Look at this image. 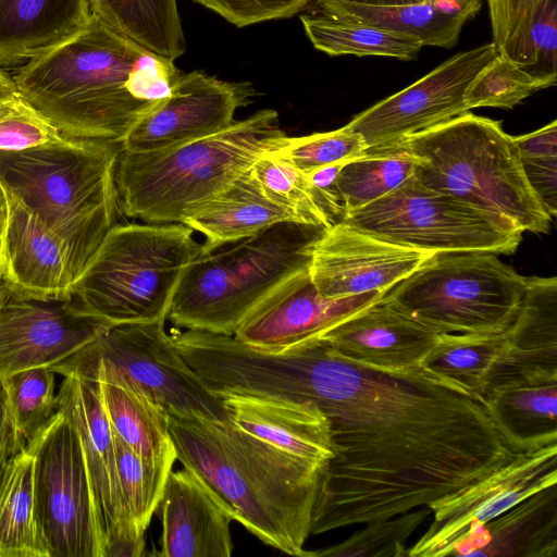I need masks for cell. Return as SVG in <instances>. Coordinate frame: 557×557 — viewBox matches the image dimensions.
Listing matches in <instances>:
<instances>
[{
  "instance_id": "obj_1",
  "label": "cell",
  "mask_w": 557,
  "mask_h": 557,
  "mask_svg": "<svg viewBox=\"0 0 557 557\" xmlns=\"http://www.w3.org/2000/svg\"><path fill=\"white\" fill-rule=\"evenodd\" d=\"M295 398L325 413L335 453L313 535L429 507L515 455L480 400L420 368L358 366L321 337L302 347Z\"/></svg>"
},
{
  "instance_id": "obj_2",
  "label": "cell",
  "mask_w": 557,
  "mask_h": 557,
  "mask_svg": "<svg viewBox=\"0 0 557 557\" xmlns=\"http://www.w3.org/2000/svg\"><path fill=\"white\" fill-rule=\"evenodd\" d=\"M181 74L92 13L82 32L13 79L21 98L65 137L120 144Z\"/></svg>"
},
{
  "instance_id": "obj_3",
  "label": "cell",
  "mask_w": 557,
  "mask_h": 557,
  "mask_svg": "<svg viewBox=\"0 0 557 557\" xmlns=\"http://www.w3.org/2000/svg\"><path fill=\"white\" fill-rule=\"evenodd\" d=\"M176 458L231 509L234 521L263 544L311 557V534L326 463L290 456L230 419L168 410Z\"/></svg>"
},
{
  "instance_id": "obj_4",
  "label": "cell",
  "mask_w": 557,
  "mask_h": 557,
  "mask_svg": "<svg viewBox=\"0 0 557 557\" xmlns=\"http://www.w3.org/2000/svg\"><path fill=\"white\" fill-rule=\"evenodd\" d=\"M285 133L275 110H260L212 135L165 149H119V210L148 223H181L275 149Z\"/></svg>"
},
{
  "instance_id": "obj_5",
  "label": "cell",
  "mask_w": 557,
  "mask_h": 557,
  "mask_svg": "<svg viewBox=\"0 0 557 557\" xmlns=\"http://www.w3.org/2000/svg\"><path fill=\"white\" fill-rule=\"evenodd\" d=\"M117 154L92 139L0 151V181L63 243L74 283L115 225Z\"/></svg>"
},
{
  "instance_id": "obj_6",
  "label": "cell",
  "mask_w": 557,
  "mask_h": 557,
  "mask_svg": "<svg viewBox=\"0 0 557 557\" xmlns=\"http://www.w3.org/2000/svg\"><path fill=\"white\" fill-rule=\"evenodd\" d=\"M397 145L417 157L413 175L422 185L522 233H548L552 216L530 187L515 138L500 121L469 111Z\"/></svg>"
},
{
  "instance_id": "obj_7",
  "label": "cell",
  "mask_w": 557,
  "mask_h": 557,
  "mask_svg": "<svg viewBox=\"0 0 557 557\" xmlns=\"http://www.w3.org/2000/svg\"><path fill=\"white\" fill-rule=\"evenodd\" d=\"M323 230L281 222L235 242L202 245L183 274L168 319L180 329L233 336L271 292L308 268Z\"/></svg>"
},
{
  "instance_id": "obj_8",
  "label": "cell",
  "mask_w": 557,
  "mask_h": 557,
  "mask_svg": "<svg viewBox=\"0 0 557 557\" xmlns=\"http://www.w3.org/2000/svg\"><path fill=\"white\" fill-rule=\"evenodd\" d=\"M183 223L113 225L73 284L79 302L112 325L165 321L202 245Z\"/></svg>"
},
{
  "instance_id": "obj_9",
  "label": "cell",
  "mask_w": 557,
  "mask_h": 557,
  "mask_svg": "<svg viewBox=\"0 0 557 557\" xmlns=\"http://www.w3.org/2000/svg\"><path fill=\"white\" fill-rule=\"evenodd\" d=\"M525 286L496 253L436 252L382 299L437 334H494L513 322Z\"/></svg>"
},
{
  "instance_id": "obj_10",
  "label": "cell",
  "mask_w": 557,
  "mask_h": 557,
  "mask_svg": "<svg viewBox=\"0 0 557 557\" xmlns=\"http://www.w3.org/2000/svg\"><path fill=\"white\" fill-rule=\"evenodd\" d=\"M341 221L389 243L434 252L511 255L522 239L518 228L422 185L414 175Z\"/></svg>"
},
{
  "instance_id": "obj_11",
  "label": "cell",
  "mask_w": 557,
  "mask_h": 557,
  "mask_svg": "<svg viewBox=\"0 0 557 557\" xmlns=\"http://www.w3.org/2000/svg\"><path fill=\"white\" fill-rule=\"evenodd\" d=\"M50 557H104L89 474L78 434L57 409L26 443Z\"/></svg>"
},
{
  "instance_id": "obj_12",
  "label": "cell",
  "mask_w": 557,
  "mask_h": 557,
  "mask_svg": "<svg viewBox=\"0 0 557 557\" xmlns=\"http://www.w3.org/2000/svg\"><path fill=\"white\" fill-rule=\"evenodd\" d=\"M164 322L112 325L69 358L112 369L166 410L227 420L222 398L187 364Z\"/></svg>"
},
{
  "instance_id": "obj_13",
  "label": "cell",
  "mask_w": 557,
  "mask_h": 557,
  "mask_svg": "<svg viewBox=\"0 0 557 557\" xmlns=\"http://www.w3.org/2000/svg\"><path fill=\"white\" fill-rule=\"evenodd\" d=\"M111 326L87 310L73 290L64 296H32L1 277L0 380L30 368H52Z\"/></svg>"
},
{
  "instance_id": "obj_14",
  "label": "cell",
  "mask_w": 557,
  "mask_h": 557,
  "mask_svg": "<svg viewBox=\"0 0 557 557\" xmlns=\"http://www.w3.org/2000/svg\"><path fill=\"white\" fill-rule=\"evenodd\" d=\"M557 484V444L515 453L505 463L467 487L433 502V521L407 548V557L449 556L469 529L505 512L527 497Z\"/></svg>"
},
{
  "instance_id": "obj_15",
  "label": "cell",
  "mask_w": 557,
  "mask_h": 557,
  "mask_svg": "<svg viewBox=\"0 0 557 557\" xmlns=\"http://www.w3.org/2000/svg\"><path fill=\"white\" fill-rule=\"evenodd\" d=\"M57 394L58 410L74 425L83 448L104 557L145 555L144 531L125 515L113 432L104 412L98 381L67 373Z\"/></svg>"
},
{
  "instance_id": "obj_16",
  "label": "cell",
  "mask_w": 557,
  "mask_h": 557,
  "mask_svg": "<svg viewBox=\"0 0 557 557\" xmlns=\"http://www.w3.org/2000/svg\"><path fill=\"white\" fill-rule=\"evenodd\" d=\"M494 42L458 52L425 76L357 114L348 124L368 149L392 146L403 138L469 112L465 92L497 55Z\"/></svg>"
},
{
  "instance_id": "obj_17",
  "label": "cell",
  "mask_w": 557,
  "mask_h": 557,
  "mask_svg": "<svg viewBox=\"0 0 557 557\" xmlns=\"http://www.w3.org/2000/svg\"><path fill=\"white\" fill-rule=\"evenodd\" d=\"M435 253L389 243L339 221L313 243L308 271L327 298L386 294Z\"/></svg>"
},
{
  "instance_id": "obj_18",
  "label": "cell",
  "mask_w": 557,
  "mask_h": 557,
  "mask_svg": "<svg viewBox=\"0 0 557 557\" xmlns=\"http://www.w3.org/2000/svg\"><path fill=\"white\" fill-rule=\"evenodd\" d=\"M248 82H226L202 71L181 74L169 96L144 115L119 144L125 152L165 149L218 133L255 95Z\"/></svg>"
},
{
  "instance_id": "obj_19",
  "label": "cell",
  "mask_w": 557,
  "mask_h": 557,
  "mask_svg": "<svg viewBox=\"0 0 557 557\" xmlns=\"http://www.w3.org/2000/svg\"><path fill=\"white\" fill-rule=\"evenodd\" d=\"M385 294L371 292L341 298L322 296L308 268L271 292L239 324L236 339L264 352H283L311 339L377 302Z\"/></svg>"
},
{
  "instance_id": "obj_20",
  "label": "cell",
  "mask_w": 557,
  "mask_h": 557,
  "mask_svg": "<svg viewBox=\"0 0 557 557\" xmlns=\"http://www.w3.org/2000/svg\"><path fill=\"white\" fill-rule=\"evenodd\" d=\"M438 335L381 298L326 331L321 338L352 363L396 372L419 368Z\"/></svg>"
},
{
  "instance_id": "obj_21",
  "label": "cell",
  "mask_w": 557,
  "mask_h": 557,
  "mask_svg": "<svg viewBox=\"0 0 557 557\" xmlns=\"http://www.w3.org/2000/svg\"><path fill=\"white\" fill-rule=\"evenodd\" d=\"M157 510L162 525L159 556L232 555L233 512L188 469L172 470Z\"/></svg>"
},
{
  "instance_id": "obj_22",
  "label": "cell",
  "mask_w": 557,
  "mask_h": 557,
  "mask_svg": "<svg viewBox=\"0 0 557 557\" xmlns=\"http://www.w3.org/2000/svg\"><path fill=\"white\" fill-rule=\"evenodd\" d=\"M219 397L234 424L273 447L315 463L334 458L330 421L317 405L256 395Z\"/></svg>"
},
{
  "instance_id": "obj_23",
  "label": "cell",
  "mask_w": 557,
  "mask_h": 557,
  "mask_svg": "<svg viewBox=\"0 0 557 557\" xmlns=\"http://www.w3.org/2000/svg\"><path fill=\"white\" fill-rule=\"evenodd\" d=\"M8 196L10 213L1 238L2 278L32 296L71 294L74 277L63 243L14 195L8 191Z\"/></svg>"
},
{
  "instance_id": "obj_24",
  "label": "cell",
  "mask_w": 557,
  "mask_h": 557,
  "mask_svg": "<svg viewBox=\"0 0 557 557\" xmlns=\"http://www.w3.org/2000/svg\"><path fill=\"white\" fill-rule=\"evenodd\" d=\"M50 369L97 380L111 429L132 449L152 460L176 454L168 410L134 383L101 363L72 358Z\"/></svg>"
},
{
  "instance_id": "obj_25",
  "label": "cell",
  "mask_w": 557,
  "mask_h": 557,
  "mask_svg": "<svg viewBox=\"0 0 557 557\" xmlns=\"http://www.w3.org/2000/svg\"><path fill=\"white\" fill-rule=\"evenodd\" d=\"M449 556L556 557V484L467 530L454 544Z\"/></svg>"
},
{
  "instance_id": "obj_26",
  "label": "cell",
  "mask_w": 557,
  "mask_h": 557,
  "mask_svg": "<svg viewBox=\"0 0 557 557\" xmlns=\"http://www.w3.org/2000/svg\"><path fill=\"white\" fill-rule=\"evenodd\" d=\"M507 345L486 392L509 381L557 375V278L527 277L518 313L506 330Z\"/></svg>"
},
{
  "instance_id": "obj_27",
  "label": "cell",
  "mask_w": 557,
  "mask_h": 557,
  "mask_svg": "<svg viewBox=\"0 0 557 557\" xmlns=\"http://www.w3.org/2000/svg\"><path fill=\"white\" fill-rule=\"evenodd\" d=\"M88 0H0V66L30 61L88 24Z\"/></svg>"
},
{
  "instance_id": "obj_28",
  "label": "cell",
  "mask_w": 557,
  "mask_h": 557,
  "mask_svg": "<svg viewBox=\"0 0 557 557\" xmlns=\"http://www.w3.org/2000/svg\"><path fill=\"white\" fill-rule=\"evenodd\" d=\"M481 403L513 453L557 444V375L509 381L490 388Z\"/></svg>"
},
{
  "instance_id": "obj_29",
  "label": "cell",
  "mask_w": 557,
  "mask_h": 557,
  "mask_svg": "<svg viewBox=\"0 0 557 557\" xmlns=\"http://www.w3.org/2000/svg\"><path fill=\"white\" fill-rule=\"evenodd\" d=\"M326 16L395 32L417 39L422 47L453 48L463 25L473 18L482 0H428L399 7H370L318 0Z\"/></svg>"
},
{
  "instance_id": "obj_30",
  "label": "cell",
  "mask_w": 557,
  "mask_h": 557,
  "mask_svg": "<svg viewBox=\"0 0 557 557\" xmlns=\"http://www.w3.org/2000/svg\"><path fill=\"white\" fill-rule=\"evenodd\" d=\"M281 222L299 223L263 193L248 171L181 223L202 234L205 247H213L252 236Z\"/></svg>"
},
{
  "instance_id": "obj_31",
  "label": "cell",
  "mask_w": 557,
  "mask_h": 557,
  "mask_svg": "<svg viewBox=\"0 0 557 557\" xmlns=\"http://www.w3.org/2000/svg\"><path fill=\"white\" fill-rule=\"evenodd\" d=\"M507 345L506 331L494 334H440L419 368L480 400Z\"/></svg>"
},
{
  "instance_id": "obj_32",
  "label": "cell",
  "mask_w": 557,
  "mask_h": 557,
  "mask_svg": "<svg viewBox=\"0 0 557 557\" xmlns=\"http://www.w3.org/2000/svg\"><path fill=\"white\" fill-rule=\"evenodd\" d=\"M0 557H50L26 446L12 458L0 490Z\"/></svg>"
},
{
  "instance_id": "obj_33",
  "label": "cell",
  "mask_w": 557,
  "mask_h": 557,
  "mask_svg": "<svg viewBox=\"0 0 557 557\" xmlns=\"http://www.w3.org/2000/svg\"><path fill=\"white\" fill-rule=\"evenodd\" d=\"M91 11L116 32L174 61L186 50L176 0H88Z\"/></svg>"
},
{
  "instance_id": "obj_34",
  "label": "cell",
  "mask_w": 557,
  "mask_h": 557,
  "mask_svg": "<svg viewBox=\"0 0 557 557\" xmlns=\"http://www.w3.org/2000/svg\"><path fill=\"white\" fill-rule=\"evenodd\" d=\"M300 21L313 47L331 57L382 55L411 61L422 48L414 38L323 14L301 15Z\"/></svg>"
},
{
  "instance_id": "obj_35",
  "label": "cell",
  "mask_w": 557,
  "mask_h": 557,
  "mask_svg": "<svg viewBox=\"0 0 557 557\" xmlns=\"http://www.w3.org/2000/svg\"><path fill=\"white\" fill-rule=\"evenodd\" d=\"M417 163V157L397 144L367 149L346 161L337 174L344 215L395 190L413 175Z\"/></svg>"
},
{
  "instance_id": "obj_36",
  "label": "cell",
  "mask_w": 557,
  "mask_h": 557,
  "mask_svg": "<svg viewBox=\"0 0 557 557\" xmlns=\"http://www.w3.org/2000/svg\"><path fill=\"white\" fill-rule=\"evenodd\" d=\"M113 440L126 518L146 532L177 460L176 454L152 460L132 449L114 433Z\"/></svg>"
},
{
  "instance_id": "obj_37",
  "label": "cell",
  "mask_w": 557,
  "mask_h": 557,
  "mask_svg": "<svg viewBox=\"0 0 557 557\" xmlns=\"http://www.w3.org/2000/svg\"><path fill=\"white\" fill-rule=\"evenodd\" d=\"M249 173L263 193L299 223L324 228L333 225L317 202L308 176L289 162L267 152Z\"/></svg>"
},
{
  "instance_id": "obj_38",
  "label": "cell",
  "mask_w": 557,
  "mask_h": 557,
  "mask_svg": "<svg viewBox=\"0 0 557 557\" xmlns=\"http://www.w3.org/2000/svg\"><path fill=\"white\" fill-rule=\"evenodd\" d=\"M54 371L30 368L1 379L11 422L16 432L30 441L58 409Z\"/></svg>"
},
{
  "instance_id": "obj_39",
  "label": "cell",
  "mask_w": 557,
  "mask_h": 557,
  "mask_svg": "<svg viewBox=\"0 0 557 557\" xmlns=\"http://www.w3.org/2000/svg\"><path fill=\"white\" fill-rule=\"evenodd\" d=\"M430 511L429 507L412 509L389 519L369 522L345 541L311 552V557H407L406 543Z\"/></svg>"
},
{
  "instance_id": "obj_40",
  "label": "cell",
  "mask_w": 557,
  "mask_h": 557,
  "mask_svg": "<svg viewBox=\"0 0 557 557\" xmlns=\"http://www.w3.org/2000/svg\"><path fill=\"white\" fill-rule=\"evenodd\" d=\"M553 87L519 65L497 53L470 83L463 100L470 111L474 108L493 107L512 109L541 89Z\"/></svg>"
},
{
  "instance_id": "obj_41",
  "label": "cell",
  "mask_w": 557,
  "mask_h": 557,
  "mask_svg": "<svg viewBox=\"0 0 557 557\" xmlns=\"http://www.w3.org/2000/svg\"><path fill=\"white\" fill-rule=\"evenodd\" d=\"M367 149L363 137L345 125L335 131L300 137L284 135L277 147L269 153L308 174L332 163L346 162L364 153Z\"/></svg>"
},
{
  "instance_id": "obj_42",
  "label": "cell",
  "mask_w": 557,
  "mask_h": 557,
  "mask_svg": "<svg viewBox=\"0 0 557 557\" xmlns=\"http://www.w3.org/2000/svg\"><path fill=\"white\" fill-rule=\"evenodd\" d=\"M513 138L524 176L553 218L557 212V122Z\"/></svg>"
},
{
  "instance_id": "obj_43",
  "label": "cell",
  "mask_w": 557,
  "mask_h": 557,
  "mask_svg": "<svg viewBox=\"0 0 557 557\" xmlns=\"http://www.w3.org/2000/svg\"><path fill=\"white\" fill-rule=\"evenodd\" d=\"M69 139L21 96L0 109V151H21Z\"/></svg>"
},
{
  "instance_id": "obj_44",
  "label": "cell",
  "mask_w": 557,
  "mask_h": 557,
  "mask_svg": "<svg viewBox=\"0 0 557 557\" xmlns=\"http://www.w3.org/2000/svg\"><path fill=\"white\" fill-rule=\"evenodd\" d=\"M518 65L534 77L556 85L557 0H540Z\"/></svg>"
},
{
  "instance_id": "obj_45",
  "label": "cell",
  "mask_w": 557,
  "mask_h": 557,
  "mask_svg": "<svg viewBox=\"0 0 557 557\" xmlns=\"http://www.w3.org/2000/svg\"><path fill=\"white\" fill-rule=\"evenodd\" d=\"M540 0H487L493 42L518 65Z\"/></svg>"
},
{
  "instance_id": "obj_46",
  "label": "cell",
  "mask_w": 557,
  "mask_h": 557,
  "mask_svg": "<svg viewBox=\"0 0 557 557\" xmlns=\"http://www.w3.org/2000/svg\"><path fill=\"white\" fill-rule=\"evenodd\" d=\"M231 24L245 27L264 21L287 18L312 0H194Z\"/></svg>"
},
{
  "instance_id": "obj_47",
  "label": "cell",
  "mask_w": 557,
  "mask_h": 557,
  "mask_svg": "<svg viewBox=\"0 0 557 557\" xmlns=\"http://www.w3.org/2000/svg\"><path fill=\"white\" fill-rule=\"evenodd\" d=\"M345 162L332 163L308 174L314 197L332 224L344 215V205L337 187V174Z\"/></svg>"
},
{
  "instance_id": "obj_48",
  "label": "cell",
  "mask_w": 557,
  "mask_h": 557,
  "mask_svg": "<svg viewBox=\"0 0 557 557\" xmlns=\"http://www.w3.org/2000/svg\"><path fill=\"white\" fill-rule=\"evenodd\" d=\"M25 445L26 441L16 432L12 422L0 433V490L12 458Z\"/></svg>"
},
{
  "instance_id": "obj_49",
  "label": "cell",
  "mask_w": 557,
  "mask_h": 557,
  "mask_svg": "<svg viewBox=\"0 0 557 557\" xmlns=\"http://www.w3.org/2000/svg\"><path fill=\"white\" fill-rule=\"evenodd\" d=\"M17 96L20 95L13 77L0 69V109Z\"/></svg>"
},
{
  "instance_id": "obj_50",
  "label": "cell",
  "mask_w": 557,
  "mask_h": 557,
  "mask_svg": "<svg viewBox=\"0 0 557 557\" xmlns=\"http://www.w3.org/2000/svg\"><path fill=\"white\" fill-rule=\"evenodd\" d=\"M329 1L347 2V3L370 5V7H399V5L422 3L428 0H329Z\"/></svg>"
},
{
  "instance_id": "obj_51",
  "label": "cell",
  "mask_w": 557,
  "mask_h": 557,
  "mask_svg": "<svg viewBox=\"0 0 557 557\" xmlns=\"http://www.w3.org/2000/svg\"><path fill=\"white\" fill-rule=\"evenodd\" d=\"M10 213V202L8 191L0 181V238H2Z\"/></svg>"
},
{
  "instance_id": "obj_52",
  "label": "cell",
  "mask_w": 557,
  "mask_h": 557,
  "mask_svg": "<svg viewBox=\"0 0 557 557\" xmlns=\"http://www.w3.org/2000/svg\"><path fill=\"white\" fill-rule=\"evenodd\" d=\"M11 422L9 407L2 382L0 380V433Z\"/></svg>"
},
{
  "instance_id": "obj_53",
  "label": "cell",
  "mask_w": 557,
  "mask_h": 557,
  "mask_svg": "<svg viewBox=\"0 0 557 557\" xmlns=\"http://www.w3.org/2000/svg\"><path fill=\"white\" fill-rule=\"evenodd\" d=\"M1 263H2V257H1V238H0V272H1Z\"/></svg>"
},
{
  "instance_id": "obj_54",
  "label": "cell",
  "mask_w": 557,
  "mask_h": 557,
  "mask_svg": "<svg viewBox=\"0 0 557 557\" xmlns=\"http://www.w3.org/2000/svg\"><path fill=\"white\" fill-rule=\"evenodd\" d=\"M1 277H2V275H1V272H0V287H1Z\"/></svg>"
}]
</instances>
